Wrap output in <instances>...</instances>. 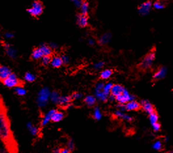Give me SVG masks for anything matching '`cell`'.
<instances>
[{
	"label": "cell",
	"instance_id": "cell-1",
	"mask_svg": "<svg viewBox=\"0 0 173 153\" xmlns=\"http://www.w3.org/2000/svg\"><path fill=\"white\" fill-rule=\"evenodd\" d=\"M0 140L5 144L11 143L13 135L9 119L5 112L0 109Z\"/></svg>",
	"mask_w": 173,
	"mask_h": 153
},
{
	"label": "cell",
	"instance_id": "cell-2",
	"mask_svg": "<svg viewBox=\"0 0 173 153\" xmlns=\"http://www.w3.org/2000/svg\"><path fill=\"white\" fill-rule=\"evenodd\" d=\"M51 91L47 87H43L38 92L37 95V104L38 107L43 108L47 106L50 100Z\"/></svg>",
	"mask_w": 173,
	"mask_h": 153
},
{
	"label": "cell",
	"instance_id": "cell-3",
	"mask_svg": "<svg viewBox=\"0 0 173 153\" xmlns=\"http://www.w3.org/2000/svg\"><path fill=\"white\" fill-rule=\"evenodd\" d=\"M4 85L9 88H14L16 86L22 85V82L18 79V76L15 73L12 72L11 74L2 81Z\"/></svg>",
	"mask_w": 173,
	"mask_h": 153
},
{
	"label": "cell",
	"instance_id": "cell-4",
	"mask_svg": "<svg viewBox=\"0 0 173 153\" xmlns=\"http://www.w3.org/2000/svg\"><path fill=\"white\" fill-rule=\"evenodd\" d=\"M43 11V4L40 1H34L32 6L28 9V13L33 16H38L42 14Z\"/></svg>",
	"mask_w": 173,
	"mask_h": 153
},
{
	"label": "cell",
	"instance_id": "cell-5",
	"mask_svg": "<svg viewBox=\"0 0 173 153\" xmlns=\"http://www.w3.org/2000/svg\"><path fill=\"white\" fill-rule=\"evenodd\" d=\"M155 57V53L154 51L150 52L149 54H148L145 58L142 60L140 66L144 69H147L150 68L152 65L153 62L154 60Z\"/></svg>",
	"mask_w": 173,
	"mask_h": 153
},
{
	"label": "cell",
	"instance_id": "cell-6",
	"mask_svg": "<svg viewBox=\"0 0 173 153\" xmlns=\"http://www.w3.org/2000/svg\"><path fill=\"white\" fill-rule=\"evenodd\" d=\"M134 99V96L131 95L129 92L125 88L123 90L121 94L115 96V100H116L117 102L119 103H121V104H125L126 103H127L129 101L133 100Z\"/></svg>",
	"mask_w": 173,
	"mask_h": 153
},
{
	"label": "cell",
	"instance_id": "cell-7",
	"mask_svg": "<svg viewBox=\"0 0 173 153\" xmlns=\"http://www.w3.org/2000/svg\"><path fill=\"white\" fill-rule=\"evenodd\" d=\"M104 84L102 83H98L95 87V97L97 100L101 102H106L108 98V95H106L103 91Z\"/></svg>",
	"mask_w": 173,
	"mask_h": 153
},
{
	"label": "cell",
	"instance_id": "cell-8",
	"mask_svg": "<svg viewBox=\"0 0 173 153\" xmlns=\"http://www.w3.org/2000/svg\"><path fill=\"white\" fill-rule=\"evenodd\" d=\"M5 53L6 55L11 59H16L17 57V51L15 48L11 43L8 42H5L2 44Z\"/></svg>",
	"mask_w": 173,
	"mask_h": 153
},
{
	"label": "cell",
	"instance_id": "cell-9",
	"mask_svg": "<svg viewBox=\"0 0 173 153\" xmlns=\"http://www.w3.org/2000/svg\"><path fill=\"white\" fill-rule=\"evenodd\" d=\"M152 7V2L150 1H145L140 5L138 8L139 14L142 16L147 15L150 13Z\"/></svg>",
	"mask_w": 173,
	"mask_h": 153
},
{
	"label": "cell",
	"instance_id": "cell-10",
	"mask_svg": "<svg viewBox=\"0 0 173 153\" xmlns=\"http://www.w3.org/2000/svg\"><path fill=\"white\" fill-rule=\"evenodd\" d=\"M72 100V99L71 95H60L58 104L62 106V107L70 108L72 107V104H71Z\"/></svg>",
	"mask_w": 173,
	"mask_h": 153
},
{
	"label": "cell",
	"instance_id": "cell-11",
	"mask_svg": "<svg viewBox=\"0 0 173 153\" xmlns=\"http://www.w3.org/2000/svg\"><path fill=\"white\" fill-rule=\"evenodd\" d=\"M12 72V70L7 65L0 64V81L2 82Z\"/></svg>",
	"mask_w": 173,
	"mask_h": 153
},
{
	"label": "cell",
	"instance_id": "cell-12",
	"mask_svg": "<svg viewBox=\"0 0 173 153\" xmlns=\"http://www.w3.org/2000/svg\"><path fill=\"white\" fill-rule=\"evenodd\" d=\"M125 109L127 111H136L138 110L141 108V103L136 102L135 100H131L125 105Z\"/></svg>",
	"mask_w": 173,
	"mask_h": 153
},
{
	"label": "cell",
	"instance_id": "cell-13",
	"mask_svg": "<svg viewBox=\"0 0 173 153\" xmlns=\"http://www.w3.org/2000/svg\"><path fill=\"white\" fill-rule=\"evenodd\" d=\"M141 107H142V109L145 113L148 114L154 111V107H153V105L148 100H142L141 103Z\"/></svg>",
	"mask_w": 173,
	"mask_h": 153
},
{
	"label": "cell",
	"instance_id": "cell-14",
	"mask_svg": "<svg viewBox=\"0 0 173 153\" xmlns=\"http://www.w3.org/2000/svg\"><path fill=\"white\" fill-rule=\"evenodd\" d=\"M55 110L56 109H51V110H49L47 113L44 115L42 120V122H41V126H45L46 125H47L49 124V122L51 121V116L52 114H53L54 112L55 111Z\"/></svg>",
	"mask_w": 173,
	"mask_h": 153
},
{
	"label": "cell",
	"instance_id": "cell-15",
	"mask_svg": "<svg viewBox=\"0 0 173 153\" xmlns=\"http://www.w3.org/2000/svg\"><path fill=\"white\" fill-rule=\"evenodd\" d=\"M64 118V113L62 111L55 110L51 116V121L53 122H59Z\"/></svg>",
	"mask_w": 173,
	"mask_h": 153
},
{
	"label": "cell",
	"instance_id": "cell-16",
	"mask_svg": "<svg viewBox=\"0 0 173 153\" xmlns=\"http://www.w3.org/2000/svg\"><path fill=\"white\" fill-rule=\"evenodd\" d=\"M167 69L166 67H161V68L157 70V72H156L154 75H153V79H155V80H160L165 77L167 75Z\"/></svg>",
	"mask_w": 173,
	"mask_h": 153
},
{
	"label": "cell",
	"instance_id": "cell-17",
	"mask_svg": "<svg viewBox=\"0 0 173 153\" xmlns=\"http://www.w3.org/2000/svg\"><path fill=\"white\" fill-rule=\"evenodd\" d=\"M125 89L124 87L122 85H120V84H113V86L112 87L110 94L112 95H114V96H117V95H119L123 92V90Z\"/></svg>",
	"mask_w": 173,
	"mask_h": 153
},
{
	"label": "cell",
	"instance_id": "cell-18",
	"mask_svg": "<svg viewBox=\"0 0 173 153\" xmlns=\"http://www.w3.org/2000/svg\"><path fill=\"white\" fill-rule=\"evenodd\" d=\"M77 22L81 28L86 27L88 25V18L86 15L83 14L78 15L77 16Z\"/></svg>",
	"mask_w": 173,
	"mask_h": 153
},
{
	"label": "cell",
	"instance_id": "cell-19",
	"mask_svg": "<svg viewBox=\"0 0 173 153\" xmlns=\"http://www.w3.org/2000/svg\"><path fill=\"white\" fill-rule=\"evenodd\" d=\"M50 64L54 68L60 67L63 65L61 57L59 56H55L54 57H52Z\"/></svg>",
	"mask_w": 173,
	"mask_h": 153
},
{
	"label": "cell",
	"instance_id": "cell-20",
	"mask_svg": "<svg viewBox=\"0 0 173 153\" xmlns=\"http://www.w3.org/2000/svg\"><path fill=\"white\" fill-rule=\"evenodd\" d=\"M26 127L28 128L29 132L32 135L36 136L39 134V132H40L39 128L35 126L31 122H29L27 123Z\"/></svg>",
	"mask_w": 173,
	"mask_h": 153
},
{
	"label": "cell",
	"instance_id": "cell-21",
	"mask_svg": "<svg viewBox=\"0 0 173 153\" xmlns=\"http://www.w3.org/2000/svg\"><path fill=\"white\" fill-rule=\"evenodd\" d=\"M43 56V54L40 47L35 48L32 51V53L31 54V58L33 60H41V58H42Z\"/></svg>",
	"mask_w": 173,
	"mask_h": 153
},
{
	"label": "cell",
	"instance_id": "cell-22",
	"mask_svg": "<svg viewBox=\"0 0 173 153\" xmlns=\"http://www.w3.org/2000/svg\"><path fill=\"white\" fill-rule=\"evenodd\" d=\"M42 51L43 56H51L53 53V49H52L49 45L46 44H42L40 46Z\"/></svg>",
	"mask_w": 173,
	"mask_h": 153
},
{
	"label": "cell",
	"instance_id": "cell-23",
	"mask_svg": "<svg viewBox=\"0 0 173 153\" xmlns=\"http://www.w3.org/2000/svg\"><path fill=\"white\" fill-rule=\"evenodd\" d=\"M115 115L118 118H121L123 120H125L127 121H131L133 120V117L128 115V114H124L123 113V111L117 110L115 112Z\"/></svg>",
	"mask_w": 173,
	"mask_h": 153
},
{
	"label": "cell",
	"instance_id": "cell-24",
	"mask_svg": "<svg viewBox=\"0 0 173 153\" xmlns=\"http://www.w3.org/2000/svg\"><path fill=\"white\" fill-rule=\"evenodd\" d=\"M96 102H97V98L92 95H87L85 98V102L89 107H92V106L95 105Z\"/></svg>",
	"mask_w": 173,
	"mask_h": 153
},
{
	"label": "cell",
	"instance_id": "cell-25",
	"mask_svg": "<svg viewBox=\"0 0 173 153\" xmlns=\"http://www.w3.org/2000/svg\"><path fill=\"white\" fill-rule=\"evenodd\" d=\"M112 35L110 33H106L104 34L102 36L100 37V39L99 40V43L101 45H105L107 44L108 42H109V41L111 39Z\"/></svg>",
	"mask_w": 173,
	"mask_h": 153
},
{
	"label": "cell",
	"instance_id": "cell-26",
	"mask_svg": "<svg viewBox=\"0 0 173 153\" xmlns=\"http://www.w3.org/2000/svg\"><path fill=\"white\" fill-rule=\"evenodd\" d=\"M14 92L18 96H24V95L26 94L27 92L26 90L22 85L16 86L15 88H14Z\"/></svg>",
	"mask_w": 173,
	"mask_h": 153
},
{
	"label": "cell",
	"instance_id": "cell-27",
	"mask_svg": "<svg viewBox=\"0 0 173 153\" xmlns=\"http://www.w3.org/2000/svg\"><path fill=\"white\" fill-rule=\"evenodd\" d=\"M60 95L59 94V93L57 91H53L51 92V94H50V100L52 102L55 103V104H58L59 103V100L60 98Z\"/></svg>",
	"mask_w": 173,
	"mask_h": 153
},
{
	"label": "cell",
	"instance_id": "cell-28",
	"mask_svg": "<svg viewBox=\"0 0 173 153\" xmlns=\"http://www.w3.org/2000/svg\"><path fill=\"white\" fill-rule=\"evenodd\" d=\"M112 73H113V71L112 69H107L105 70H103L100 73V78L102 79H104V80L108 79L112 76Z\"/></svg>",
	"mask_w": 173,
	"mask_h": 153
},
{
	"label": "cell",
	"instance_id": "cell-29",
	"mask_svg": "<svg viewBox=\"0 0 173 153\" xmlns=\"http://www.w3.org/2000/svg\"><path fill=\"white\" fill-rule=\"evenodd\" d=\"M24 80L27 82H29V83H33L35 81L36 79V76H35L34 73H30V72H27L25 73L24 76Z\"/></svg>",
	"mask_w": 173,
	"mask_h": 153
},
{
	"label": "cell",
	"instance_id": "cell-30",
	"mask_svg": "<svg viewBox=\"0 0 173 153\" xmlns=\"http://www.w3.org/2000/svg\"><path fill=\"white\" fill-rule=\"evenodd\" d=\"M80 8H81V14L87 15L88 12H89V4H88V3L86 1H84V2L83 1Z\"/></svg>",
	"mask_w": 173,
	"mask_h": 153
},
{
	"label": "cell",
	"instance_id": "cell-31",
	"mask_svg": "<svg viewBox=\"0 0 173 153\" xmlns=\"http://www.w3.org/2000/svg\"><path fill=\"white\" fill-rule=\"evenodd\" d=\"M149 119L151 124H153V123L158 122V119H159V117L157 115V114L155 113V111L152 112V113H150V116H149Z\"/></svg>",
	"mask_w": 173,
	"mask_h": 153
},
{
	"label": "cell",
	"instance_id": "cell-32",
	"mask_svg": "<svg viewBox=\"0 0 173 153\" xmlns=\"http://www.w3.org/2000/svg\"><path fill=\"white\" fill-rule=\"evenodd\" d=\"M93 118L97 121H99L102 118V113L98 107H95L93 111Z\"/></svg>",
	"mask_w": 173,
	"mask_h": 153
},
{
	"label": "cell",
	"instance_id": "cell-33",
	"mask_svg": "<svg viewBox=\"0 0 173 153\" xmlns=\"http://www.w3.org/2000/svg\"><path fill=\"white\" fill-rule=\"evenodd\" d=\"M112 86H113V84L112 83H108L106 84H104V86L103 87V91L106 95H109V94H110V91H111Z\"/></svg>",
	"mask_w": 173,
	"mask_h": 153
},
{
	"label": "cell",
	"instance_id": "cell-34",
	"mask_svg": "<svg viewBox=\"0 0 173 153\" xmlns=\"http://www.w3.org/2000/svg\"><path fill=\"white\" fill-rule=\"evenodd\" d=\"M51 60V56H43L41 58V62L43 65H48L50 64Z\"/></svg>",
	"mask_w": 173,
	"mask_h": 153
},
{
	"label": "cell",
	"instance_id": "cell-35",
	"mask_svg": "<svg viewBox=\"0 0 173 153\" xmlns=\"http://www.w3.org/2000/svg\"><path fill=\"white\" fill-rule=\"evenodd\" d=\"M153 149L156 151H160L162 149V143L161 141H156L152 145Z\"/></svg>",
	"mask_w": 173,
	"mask_h": 153
},
{
	"label": "cell",
	"instance_id": "cell-36",
	"mask_svg": "<svg viewBox=\"0 0 173 153\" xmlns=\"http://www.w3.org/2000/svg\"><path fill=\"white\" fill-rule=\"evenodd\" d=\"M104 62H98L97 63H96V64L93 65V68L95 70H99L100 69H102L104 67Z\"/></svg>",
	"mask_w": 173,
	"mask_h": 153
},
{
	"label": "cell",
	"instance_id": "cell-37",
	"mask_svg": "<svg viewBox=\"0 0 173 153\" xmlns=\"http://www.w3.org/2000/svg\"><path fill=\"white\" fill-rule=\"evenodd\" d=\"M71 97H72V100H79L81 99V98L83 97V94L79 92H75L71 95Z\"/></svg>",
	"mask_w": 173,
	"mask_h": 153
},
{
	"label": "cell",
	"instance_id": "cell-38",
	"mask_svg": "<svg viewBox=\"0 0 173 153\" xmlns=\"http://www.w3.org/2000/svg\"><path fill=\"white\" fill-rule=\"evenodd\" d=\"M61 57V59L62 60L63 64H68L70 62V58L69 56L66 55V54H62V55L60 56Z\"/></svg>",
	"mask_w": 173,
	"mask_h": 153
},
{
	"label": "cell",
	"instance_id": "cell-39",
	"mask_svg": "<svg viewBox=\"0 0 173 153\" xmlns=\"http://www.w3.org/2000/svg\"><path fill=\"white\" fill-rule=\"evenodd\" d=\"M74 147H75V145H74V143L72 140H69L67 143V148L70 149V151H73L74 149Z\"/></svg>",
	"mask_w": 173,
	"mask_h": 153
},
{
	"label": "cell",
	"instance_id": "cell-40",
	"mask_svg": "<svg viewBox=\"0 0 173 153\" xmlns=\"http://www.w3.org/2000/svg\"><path fill=\"white\" fill-rule=\"evenodd\" d=\"M152 128L155 132H158L161 128V125L158 122H155L153 123V124H152Z\"/></svg>",
	"mask_w": 173,
	"mask_h": 153
},
{
	"label": "cell",
	"instance_id": "cell-41",
	"mask_svg": "<svg viewBox=\"0 0 173 153\" xmlns=\"http://www.w3.org/2000/svg\"><path fill=\"white\" fill-rule=\"evenodd\" d=\"M153 7H154V8L156 9H162L164 8V5L162 4L161 2L157 1L153 4Z\"/></svg>",
	"mask_w": 173,
	"mask_h": 153
},
{
	"label": "cell",
	"instance_id": "cell-42",
	"mask_svg": "<svg viewBox=\"0 0 173 153\" xmlns=\"http://www.w3.org/2000/svg\"><path fill=\"white\" fill-rule=\"evenodd\" d=\"M4 37L7 39H11L14 37V34L11 32H7L6 33H5Z\"/></svg>",
	"mask_w": 173,
	"mask_h": 153
},
{
	"label": "cell",
	"instance_id": "cell-43",
	"mask_svg": "<svg viewBox=\"0 0 173 153\" xmlns=\"http://www.w3.org/2000/svg\"><path fill=\"white\" fill-rule=\"evenodd\" d=\"M72 1L74 5L78 8L80 7L82 3H83V1H82V0H72Z\"/></svg>",
	"mask_w": 173,
	"mask_h": 153
},
{
	"label": "cell",
	"instance_id": "cell-44",
	"mask_svg": "<svg viewBox=\"0 0 173 153\" xmlns=\"http://www.w3.org/2000/svg\"><path fill=\"white\" fill-rule=\"evenodd\" d=\"M49 46H50V47L53 49H55V48H58V45L56 44V43H54V42H51V43H49Z\"/></svg>",
	"mask_w": 173,
	"mask_h": 153
},
{
	"label": "cell",
	"instance_id": "cell-45",
	"mask_svg": "<svg viewBox=\"0 0 173 153\" xmlns=\"http://www.w3.org/2000/svg\"><path fill=\"white\" fill-rule=\"evenodd\" d=\"M118 108L119 109V111H124L126 110L125 104H121V103H119V105H118Z\"/></svg>",
	"mask_w": 173,
	"mask_h": 153
},
{
	"label": "cell",
	"instance_id": "cell-46",
	"mask_svg": "<svg viewBox=\"0 0 173 153\" xmlns=\"http://www.w3.org/2000/svg\"><path fill=\"white\" fill-rule=\"evenodd\" d=\"M70 152L71 151H70V149L68 148H67V147L60 149V152H62V153H70Z\"/></svg>",
	"mask_w": 173,
	"mask_h": 153
},
{
	"label": "cell",
	"instance_id": "cell-47",
	"mask_svg": "<svg viewBox=\"0 0 173 153\" xmlns=\"http://www.w3.org/2000/svg\"><path fill=\"white\" fill-rule=\"evenodd\" d=\"M53 152H54V153H59V152H60V149L55 148L54 149H53Z\"/></svg>",
	"mask_w": 173,
	"mask_h": 153
},
{
	"label": "cell",
	"instance_id": "cell-48",
	"mask_svg": "<svg viewBox=\"0 0 173 153\" xmlns=\"http://www.w3.org/2000/svg\"><path fill=\"white\" fill-rule=\"evenodd\" d=\"M95 41L93 40V39H89V44L90 45H95Z\"/></svg>",
	"mask_w": 173,
	"mask_h": 153
},
{
	"label": "cell",
	"instance_id": "cell-49",
	"mask_svg": "<svg viewBox=\"0 0 173 153\" xmlns=\"http://www.w3.org/2000/svg\"><path fill=\"white\" fill-rule=\"evenodd\" d=\"M109 100H111V101H114V100H115V97L114 96V95L110 94V95L109 96Z\"/></svg>",
	"mask_w": 173,
	"mask_h": 153
},
{
	"label": "cell",
	"instance_id": "cell-50",
	"mask_svg": "<svg viewBox=\"0 0 173 153\" xmlns=\"http://www.w3.org/2000/svg\"><path fill=\"white\" fill-rule=\"evenodd\" d=\"M0 37H1V34H0Z\"/></svg>",
	"mask_w": 173,
	"mask_h": 153
}]
</instances>
